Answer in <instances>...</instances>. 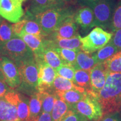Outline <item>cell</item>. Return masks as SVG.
<instances>
[{
  "label": "cell",
  "mask_w": 121,
  "mask_h": 121,
  "mask_svg": "<svg viewBox=\"0 0 121 121\" xmlns=\"http://www.w3.org/2000/svg\"><path fill=\"white\" fill-rule=\"evenodd\" d=\"M100 104L103 116L121 110V73L109 72L105 84L95 95Z\"/></svg>",
  "instance_id": "1"
},
{
  "label": "cell",
  "mask_w": 121,
  "mask_h": 121,
  "mask_svg": "<svg viewBox=\"0 0 121 121\" xmlns=\"http://www.w3.org/2000/svg\"><path fill=\"white\" fill-rule=\"evenodd\" d=\"M0 56L8 57L16 66L34 58L32 51L18 36H15L7 42L0 43Z\"/></svg>",
  "instance_id": "2"
},
{
  "label": "cell",
  "mask_w": 121,
  "mask_h": 121,
  "mask_svg": "<svg viewBox=\"0 0 121 121\" xmlns=\"http://www.w3.org/2000/svg\"><path fill=\"white\" fill-rule=\"evenodd\" d=\"M70 16H73L71 11L58 6L35 15V18L43 31L48 35L52 34L65 20Z\"/></svg>",
  "instance_id": "3"
},
{
  "label": "cell",
  "mask_w": 121,
  "mask_h": 121,
  "mask_svg": "<svg viewBox=\"0 0 121 121\" xmlns=\"http://www.w3.org/2000/svg\"><path fill=\"white\" fill-rule=\"evenodd\" d=\"M16 66L21 79V83L17 87V90L30 96L38 93V67L35 59L26 60Z\"/></svg>",
  "instance_id": "4"
},
{
  "label": "cell",
  "mask_w": 121,
  "mask_h": 121,
  "mask_svg": "<svg viewBox=\"0 0 121 121\" xmlns=\"http://www.w3.org/2000/svg\"><path fill=\"white\" fill-rule=\"evenodd\" d=\"M87 92L86 96L84 99L71 105V109L84 116L89 120L99 121L103 117L102 106L91 91Z\"/></svg>",
  "instance_id": "5"
},
{
  "label": "cell",
  "mask_w": 121,
  "mask_h": 121,
  "mask_svg": "<svg viewBox=\"0 0 121 121\" xmlns=\"http://www.w3.org/2000/svg\"><path fill=\"white\" fill-rule=\"evenodd\" d=\"M112 37V33L104 31L100 27H96L86 37L81 38V50L87 53L93 54L107 45Z\"/></svg>",
  "instance_id": "6"
},
{
  "label": "cell",
  "mask_w": 121,
  "mask_h": 121,
  "mask_svg": "<svg viewBox=\"0 0 121 121\" xmlns=\"http://www.w3.org/2000/svg\"><path fill=\"white\" fill-rule=\"evenodd\" d=\"M93 10L95 26L107 29L110 27L113 13L111 0H86Z\"/></svg>",
  "instance_id": "7"
},
{
  "label": "cell",
  "mask_w": 121,
  "mask_h": 121,
  "mask_svg": "<svg viewBox=\"0 0 121 121\" xmlns=\"http://www.w3.org/2000/svg\"><path fill=\"white\" fill-rule=\"evenodd\" d=\"M19 93L11 90L0 98V121H19L17 112Z\"/></svg>",
  "instance_id": "8"
},
{
  "label": "cell",
  "mask_w": 121,
  "mask_h": 121,
  "mask_svg": "<svg viewBox=\"0 0 121 121\" xmlns=\"http://www.w3.org/2000/svg\"><path fill=\"white\" fill-rule=\"evenodd\" d=\"M38 67V90L39 93L49 91L57 76L53 68L40 60H35Z\"/></svg>",
  "instance_id": "9"
},
{
  "label": "cell",
  "mask_w": 121,
  "mask_h": 121,
  "mask_svg": "<svg viewBox=\"0 0 121 121\" xmlns=\"http://www.w3.org/2000/svg\"><path fill=\"white\" fill-rule=\"evenodd\" d=\"M24 14L19 0H0V16L9 22L16 23Z\"/></svg>",
  "instance_id": "10"
},
{
  "label": "cell",
  "mask_w": 121,
  "mask_h": 121,
  "mask_svg": "<svg viewBox=\"0 0 121 121\" xmlns=\"http://www.w3.org/2000/svg\"><path fill=\"white\" fill-rule=\"evenodd\" d=\"M4 80L11 89L18 87L21 83L19 69L15 63L8 57L0 56Z\"/></svg>",
  "instance_id": "11"
},
{
  "label": "cell",
  "mask_w": 121,
  "mask_h": 121,
  "mask_svg": "<svg viewBox=\"0 0 121 121\" xmlns=\"http://www.w3.org/2000/svg\"><path fill=\"white\" fill-rule=\"evenodd\" d=\"M108 73L103 63H98L90 70L91 87L95 96L104 87Z\"/></svg>",
  "instance_id": "12"
},
{
  "label": "cell",
  "mask_w": 121,
  "mask_h": 121,
  "mask_svg": "<svg viewBox=\"0 0 121 121\" xmlns=\"http://www.w3.org/2000/svg\"><path fill=\"white\" fill-rule=\"evenodd\" d=\"M78 26L73 16L67 18L52 34V38L61 39L72 38L78 35Z\"/></svg>",
  "instance_id": "13"
},
{
  "label": "cell",
  "mask_w": 121,
  "mask_h": 121,
  "mask_svg": "<svg viewBox=\"0 0 121 121\" xmlns=\"http://www.w3.org/2000/svg\"><path fill=\"white\" fill-rule=\"evenodd\" d=\"M81 37L79 34L76 37L69 39H61L52 38L45 39V43L53 48H60L78 51L81 50Z\"/></svg>",
  "instance_id": "14"
},
{
  "label": "cell",
  "mask_w": 121,
  "mask_h": 121,
  "mask_svg": "<svg viewBox=\"0 0 121 121\" xmlns=\"http://www.w3.org/2000/svg\"><path fill=\"white\" fill-rule=\"evenodd\" d=\"M74 20L84 30H88L95 26L94 15L90 7L85 6L79 9L76 13Z\"/></svg>",
  "instance_id": "15"
},
{
  "label": "cell",
  "mask_w": 121,
  "mask_h": 121,
  "mask_svg": "<svg viewBox=\"0 0 121 121\" xmlns=\"http://www.w3.org/2000/svg\"><path fill=\"white\" fill-rule=\"evenodd\" d=\"M18 37L20 38L32 51L34 57L40 56L44 49L45 38L28 34L23 30Z\"/></svg>",
  "instance_id": "16"
},
{
  "label": "cell",
  "mask_w": 121,
  "mask_h": 121,
  "mask_svg": "<svg viewBox=\"0 0 121 121\" xmlns=\"http://www.w3.org/2000/svg\"><path fill=\"white\" fill-rule=\"evenodd\" d=\"M44 44L45 48L43 52L39 56L35 57V60H42L56 70L63 64L62 61L53 48L47 44L45 39Z\"/></svg>",
  "instance_id": "17"
},
{
  "label": "cell",
  "mask_w": 121,
  "mask_h": 121,
  "mask_svg": "<svg viewBox=\"0 0 121 121\" xmlns=\"http://www.w3.org/2000/svg\"><path fill=\"white\" fill-rule=\"evenodd\" d=\"M98 64L93 54H89L80 50L77 53L76 58L73 67L76 69L90 71Z\"/></svg>",
  "instance_id": "18"
},
{
  "label": "cell",
  "mask_w": 121,
  "mask_h": 121,
  "mask_svg": "<svg viewBox=\"0 0 121 121\" xmlns=\"http://www.w3.org/2000/svg\"><path fill=\"white\" fill-rule=\"evenodd\" d=\"M58 6H60V4L58 0H31L28 12L35 16Z\"/></svg>",
  "instance_id": "19"
},
{
  "label": "cell",
  "mask_w": 121,
  "mask_h": 121,
  "mask_svg": "<svg viewBox=\"0 0 121 121\" xmlns=\"http://www.w3.org/2000/svg\"><path fill=\"white\" fill-rule=\"evenodd\" d=\"M56 94L60 99L71 106L84 99L86 96L87 92L78 89H71L63 92H57Z\"/></svg>",
  "instance_id": "20"
},
{
  "label": "cell",
  "mask_w": 121,
  "mask_h": 121,
  "mask_svg": "<svg viewBox=\"0 0 121 121\" xmlns=\"http://www.w3.org/2000/svg\"><path fill=\"white\" fill-rule=\"evenodd\" d=\"M24 17L27 19V22L24 27L23 31L28 34L34 35L38 36V37L42 38H45L48 36L43 31L40 25L37 22L34 15L28 11L26 16Z\"/></svg>",
  "instance_id": "21"
},
{
  "label": "cell",
  "mask_w": 121,
  "mask_h": 121,
  "mask_svg": "<svg viewBox=\"0 0 121 121\" xmlns=\"http://www.w3.org/2000/svg\"><path fill=\"white\" fill-rule=\"evenodd\" d=\"M42 99L40 93L30 96L29 100V116L28 121H36L41 114Z\"/></svg>",
  "instance_id": "22"
},
{
  "label": "cell",
  "mask_w": 121,
  "mask_h": 121,
  "mask_svg": "<svg viewBox=\"0 0 121 121\" xmlns=\"http://www.w3.org/2000/svg\"><path fill=\"white\" fill-rule=\"evenodd\" d=\"M52 89L54 93L63 92L65 91L71 90V89H78L81 91H86L82 87L76 86L72 81L65 78L60 76H57L53 83Z\"/></svg>",
  "instance_id": "23"
},
{
  "label": "cell",
  "mask_w": 121,
  "mask_h": 121,
  "mask_svg": "<svg viewBox=\"0 0 121 121\" xmlns=\"http://www.w3.org/2000/svg\"><path fill=\"white\" fill-rule=\"evenodd\" d=\"M70 109H71V106L58 97L54 103L51 112L52 121H61L67 112Z\"/></svg>",
  "instance_id": "24"
},
{
  "label": "cell",
  "mask_w": 121,
  "mask_h": 121,
  "mask_svg": "<svg viewBox=\"0 0 121 121\" xmlns=\"http://www.w3.org/2000/svg\"><path fill=\"white\" fill-rule=\"evenodd\" d=\"M73 84L82 87L86 91H91L90 83V71L76 69L73 81Z\"/></svg>",
  "instance_id": "25"
},
{
  "label": "cell",
  "mask_w": 121,
  "mask_h": 121,
  "mask_svg": "<svg viewBox=\"0 0 121 121\" xmlns=\"http://www.w3.org/2000/svg\"><path fill=\"white\" fill-rule=\"evenodd\" d=\"M118 52L117 48L109 42L104 47L98 50L96 53L93 54L97 63H103Z\"/></svg>",
  "instance_id": "26"
},
{
  "label": "cell",
  "mask_w": 121,
  "mask_h": 121,
  "mask_svg": "<svg viewBox=\"0 0 121 121\" xmlns=\"http://www.w3.org/2000/svg\"><path fill=\"white\" fill-rule=\"evenodd\" d=\"M17 112L19 121H28L29 116V99L22 94L19 93Z\"/></svg>",
  "instance_id": "27"
},
{
  "label": "cell",
  "mask_w": 121,
  "mask_h": 121,
  "mask_svg": "<svg viewBox=\"0 0 121 121\" xmlns=\"http://www.w3.org/2000/svg\"><path fill=\"white\" fill-rule=\"evenodd\" d=\"M40 93L42 99V112L51 113L58 96L55 93L52 92V90Z\"/></svg>",
  "instance_id": "28"
},
{
  "label": "cell",
  "mask_w": 121,
  "mask_h": 121,
  "mask_svg": "<svg viewBox=\"0 0 121 121\" xmlns=\"http://www.w3.org/2000/svg\"><path fill=\"white\" fill-rule=\"evenodd\" d=\"M104 67L110 73H121V51L103 62Z\"/></svg>",
  "instance_id": "29"
},
{
  "label": "cell",
  "mask_w": 121,
  "mask_h": 121,
  "mask_svg": "<svg viewBox=\"0 0 121 121\" xmlns=\"http://www.w3.org/2000/svg\"><path fill=\"white\" fill-rule=\"evenodd\" d=\"M53 48V47H52ZM60 56L63 64L70 65L73 66L76 62L78 51L60 48H53Z\"/></svg>",
  "instance_id": "30"
},
{
  "label": "cell",
  "mask_w": 121,
  "mask_h": 121,
  "mask_svg": "<svg viewBox=\"0 0 121 121\" xmlns=\"http://www.w3.org/2000/svg\"><path fill=\"white\" fill-rule=\"evenodd\" d=\"M15 36L12 25L2 20L0 23V43L8 41Z\"/></svg>",
  "instance_id": "31"
},
{
  "label": "cell",
  "mask_w": 121,
  "mask_h": 121,
  "mask_svg": "<svg viewBox=\"0 0 121 121\" xmlns=\"http://www.w3.org/2000/svg\"><path fill=\"white\" fill-rule=\"evenodd\" d=\"M76 69L73 66L67 64H62L56 70L57 76L62 77L73 82Z\"/></svg>",
  "instance_id": "32"
},
{
  "label": "cell",
  "mask_w": 121,
  "mask_h": 121,
  "mask_svg": "<svg viewBox=\"0 0 121 121\" xmlns=\"http://www.w3.org/2000/svg\"><path fill=\"white\" fill-rule=\"evenodd\" d=\"M110 28L113 33L121 29V2L117 4L113 11Z\"/></svg>",
  "instance_id": "33"
},
{
  "label": "cell",
  "mask_w": 121,
  "mask_h": 121,
  "mask_svg": "<svg viewBox=\"0 0 121 121\" xmlns=\"http://www.w3.org/2000/svg\"><path fill=\"white\" fill-rule=\"evenodd\" d=\"M61 121H87V119L72 109L67 112Z\"/></svg>",
  "instance_id": "34"
},
{
  "label": "cell",
  "mask_w": 121,
  "mask_h": 121,
  "mask_svg": "<svg viewBox=\"0 0 121 121\" xmlns=\"http://www.w3.org/2000/svg\"><path fill=\"white\" fill-rule=\"evenodd\" d=\"M110 42L117 48L119 52L121 51V29L114 31Z\"/></svg>",
  "instance_id": "35"
},
{
  "label": "cell",
  "mask_w": 121,
  "mask_h": 121,
  "mask_svg": "<svg viewBox=\"0 0 121 121\" xmlns=\"http://www.w3.org/2000/svg\"><path fill=\"white\" fill-rule=\"evenodd\" d=\"M26 22L27 19L25 17H24L22 20H20L19 22H16L13 25H12L13 31L14 35L19 36V35L23 30L24 27Z\"/></svg>",
  "instance_id": "36"
},
{
  "label": "cell",
  "mask_w": 121,
  "mask_h": 121,
  "mask_svg": "<svg viewBox=\"0 0 121 121\" xmlns=\"http://www.w3.org/2000/svg\"><path fill=\"white\" fill-rule=\"evenodd\" d=\"M11 89H12L7 86L5 81L0 80V98L4 96Z\"/></svg>",
  "instance_id": "37"
},
{
  "label": "cell",
  "mask_w": 121,
  "mask_h": 121,
  "mask_svg": "<svg viewBox=\"0 0 121 121\" xmlns=\"http://www.w3.org/2000/svg\"><path fill=\"white\" fill-rule=\"evenodd\" d=\"M101 121H121V117L117 113H112L106 115Z\"/></svg>",
  "instance_id": "38"
},
{
  "label": "cell",
  "mask_w": 121,
  "mask_h": 121,
  "mask_svg": "<svg viewBox=\"0 0 121 121\" xmlns=\"http://www.w3.org/2000/svg\"><path fill=\"white\" fill-rule=\"evenodd\" d=\"M36 121H52L51 113L42 112Z\"/></svg>",
  "instance_id": "39"
},
{
  "label": "cell",
  "mask_w": 121,
  "mask_h": 121,
  "mask_svg": "<svg viewBox=\"0 0 121 121\" xmlns=\"http://www.w3.org/2000/svg\"><path fill=\"white\" fill-rule=\"evenodd\" d=\"M0 80H2V81H4V75H3L2 69H1V60H0Z\"/></svg>",
  "instance_id": "40"
},
{
  "label": "cell",
  "mask_w": 121,
  "mask_h": 121,
  "mask_svg": "<svg viewBox=\"0 0 121 121\" xmlns=\"http://www.w3.org/2000/svg\"><path fill=\"white\" fill-rule=\"evenodd\" d=\"M2 18L1 17V16H0V23L2 22Z\"/></svg>",
  "instance_id": "41"
},
{
  "label": "cell",
  "mask_w": 121,
  "mask_h": 121,
  "mask_svg": "<svg viewBox=\"0 0 121 121\" xmlns=\"http://www.w3.org/2000/svg\"><path fill=\"white\" fill-rule=\"evenodd\" d=\"M20 1H21V2H23V1H26V0H19Z\"/></svg>",
  "instance_id": "42"
}]
</instances>
